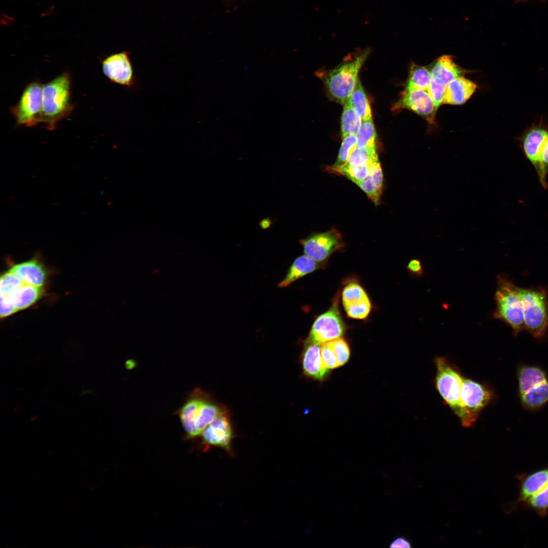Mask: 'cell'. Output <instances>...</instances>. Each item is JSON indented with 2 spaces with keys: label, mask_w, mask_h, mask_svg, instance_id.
I'll return each instance as SVG.
<instances>
[{
  "label": "cell",
  "mask_w": 548,
  "mask_h": 548,
  "mask_svg": "<svg viewBox=\"0 0 548 548\" xmlns=\"http://www.w3.org/2000/svg\"><path fill=\"white\" fill-rule=\"evenodd\" d=\"M395 107L413 111L425 119L429 125L435 124L437 110L428 91L405 89Z\"/></svg>",
  "instance_id": "4fadbf2b"
},
{
  "label": "cell",
  "mask_w": 548,
  "mask_h": 548,
  "mask_svg": "<svg viewBox=\"0 0 548 548\" xmlns=\"http://www.w3.org/2000/svg\"><path fill=\"white\" fill-rule=\"evenodd\" d=\"M101 66L104 74L110 82L131 91L139 88L140 82L134 74L129 52L122 51L111 54L102 60Z\"/></svg>",
  "instance_id": "30bf717a"
},
{
  "label": "cell",
  "mask_w": 548,
  "mask_h": 548,
  "mask_svg": "<svg viewBox=\"0 0 548 548\" xmlns=\"http://www.w3.org/2000/svg\"><path fill=\"white\" fill-rule=\"evenodd\" d=\"M494 397L493 392L487 385L464 376L461 393L462 416L460 421L462 426L466 428L472 426Z\"/></svg>",
  "instance_id": "8992f818"
},
{
  "label": "cell",
  "mask_w": 548,
  "mask_h": 548,
  "mask_svg": "<svg viewBox=\"0 0 548 548\" xmlns=\"http://www.w3.org/2000/svg\"><path fill=\"white\" fill-rule=\"evenodd\" d=\"M357 185L375 205L380 203L383 188V174L379 161L372 164L368 175Z\"/></svg>",
  "instance_id": "44dd1931"
},
{
  "label": "cell",
  "mask_w": 548,
  "mask_h": 548,
  "mask_svg": "<svg viewBox=\"0 0 548 548\" xmlns=\"http://www.w3.org/2000/svg\"><path fill=\"white\" fill-rule=\"evenodd\" d=\"M541 162V177L539 181L542 186L544 189H546L548 187V183L546 181V176L548 174V140L546 142L542 153Z\"/></svg>",
  "instance_id": "f35d334b"
},
{
  "label": "cell",
  "mask_w": 548,
  "mask_h": 548,
  "mask_svg": "<svg viewBox=\"0 0 548 548\" xmlns=\"http://www.w3.org/2000/svg\"><path fill=\"white\" fill-rule=\"evenodd\" d=\"M521 298L525 330L535 338L542 337L548 329V298L546 290L517 287Z\"/></svg>",
  "instance_id": "277c9868"
},
{
  "label": "cell",
  "mask_w": 548,
  "mask_h": 548,
  "mask_svg": "<svg viewBox=\"0 0 548 548\" xmlns=\"http://www.w3.org/2000/svg\"><path fill=\"white\" fill-rule=\"evenodd\" d=\"M356 147V134L349 135L342 138L337 159L334 164L327 167V170L339 168L346 165Z\"/></svg>",
  "instance_id": "d6a6232c"
},
{
  "label": "cell",
  "mask_w": 548,
  "mask_h": 548,
  "mask_svg": "<svg viewBox=\"0 0 548 548\" xmlns=\"http://www.w3.org/2000/svg\"><path fill=\"white\" fill-rule=\"evenodd\" d=\"M357 147H376V133L372 119L363 121L356 134Z\"/></svg>",
  "instance_id": "4dcf8cb0"
},
{
  "label": "cell",
  "mask_w": 548,
  "mask_h": 548,
  "mask_svg": "<svg viewBox=\"0 0 548 548\" xmlns=\"http://www.w3.org/2000/svg\"><path fill=\"white\" fill-rule=\"evenodd\" d=\"M517 373L520 395L548 380L545 372L537 366L520 365Z\"/></svg>",
  "instance_id": "603a6c76"
},
{
  "label": "cell",
  "mask_w": 548,
  "mask_h": 548,
  "mask_svg": "<svg viewBox=\"0 0 548 548\" xmlns=\"http://www.w3.org/2000/svg\"><path fill=\"white\" fill-rule=\"evenodd\" d=\"M344 105L341 117L342 138L349 135L356 134L363 121L348 101Z\"/></svg>",
  "instance_id": "f1b7e54d"
},
{
  "label": "cell",
  "mask_w": 548,
  "mask_h": 548,
  "mask_svg": "<svg viewBox=\"0 0 548 548\" xmlns=\"http://www.w3.org/2000/svg\"><path fill=\"white\" fill-rule=\"evenodd\" d=\"M206 399L199 390H195L180 410L179 416L181 422L189 437L197 436L195 423L199 409Z\"/></svg>",
  "instance_id": "d6986e66"
},
{
  "label": "cell",
  "mask_w": 548,
  "mask_h": 548,
  "mask_svg": "<svg viewBox=\"0 0 548 548\" xmlns=\"http://www.w3.org/2000/svg\"><path fill=\"white\" fill-rule=\"evenodd\" d=\"M345 331V324L340 315L337 304L315 320L305 344L321 345L323 343L341 337Z\"/></svg>",
  "instance_id": "8fae6325"
},
{
  "label": "cell",
  "mask_w": 548,
  "mask_h": 548,
  "mask_svg": "<svg viewBox=\"0 0 548 548\" xmlns=\"http://www.w3.org/2000/svg\"><path fill=\"white\" fill-rule=\"evenodd\" d=\"M431 79L430 69L413 63L410 65L405 89L428 91Z\"/></svg>",
  "instance_id": "484cf974"
},
{
  "label": "cell",
  "mask_w": 548,
  "mask_h": 548,
  "mask_svg": "<svg viewBox=\"0 0 548 548\" xmlns=\"http://www.w3.org/2000/svg\"><path fill=\"white\" fill-rule=\"evenodd\" d=\"M378 161L376 147H356L351 154L347 164L351 165H361Z\"/></svg>",
  "instance_id": "836d02e7"
},
{
  "label": "cell",
  "mask_w": 548,
  "mask_h": 548,
  "mask_svg": "<svg viewBox=\"0 0 548 548\" xmlns=\"http://www.w3.org/2000/svg\"><path fill=\"white\" fill-rule=\"evenodd\" d=\"M43 87L39 82H32L23 90L18 102L11 108L17 125L32 127L41 123Z\"/></svg>",
  "instance_id": "ba28073f"
},
{
  "label": "cell",
  "mask_w": 548,
  "mask_h": 548,
  "mask_svg": "<svg viewBox=\"0 0 548 548\" xmlns=\"http://www.w3.org/2000/svg\"><path fill=\"white\" fill-rule=\"evenodd\" d=\"M304 373L310 378L322 381L329 373L325 365L321 353V345L305 344L302 356Z\"/></svg>",
  "instance_id": "e0dca14e"
},
{
  "label": "cell",
  "mask_w": 548,
  "mask_h": 548,
  "mask_svg": "<svg viewBox=\"0 0 548 548\" xmlns=\"http://www.w3.org/2000/svg\"><path fill=\"white\" fill-rule=\"evenodd\" d=\"M204 442L222 447L229 451L232 438V430L227 415L223 413L202 432Z\"/></svg>",
  "instance_id": "2e32d148"
},
{
  "label": "cell",
  "mask_w": 548,
  "mask_h": 548,
  "mask_svg": "<svg viewBox=\"0 0 548 548\" xmlns=\"http://www.w3.org/2000/svg\"><path fill=\"white\" fill-rule=\"evenodd\" d=\"M341 296L343 306L348 317L363 319L368 316L371 311V302L359 284L349 283L344 288Z\"/></svg>",
  "instance_id": "9a60e30c"
},
{
  "label": "cell",
  "mask_w": 548,
  "mask_h": 548,
  "mask_svg": "<svg viewBox=\"0 0 548 548\" xmlns=\"http://www.w3.org/2000/svg\"><path fill=\"white\" fill-rule=\"evenodd\" d=\"M522 405L527 409L536 410L548 402V380L520 395Z\"/></svg>",
  "instance_id": "d4e9b609"
},
{
  "label": "cell",
  "mask_w": 548,
  "mask_h": 548,
  "mask_svg": "<svg viewBox=\"0 0 548 548\" xmlns=\"http://www.w3.org/2000/svg\"><path fill=\"white\" fill-rule=\"evenodd\" d=\"M71 88V76L67 72L43 85L41 123L47 129H55L58 122L74 110Z\"/></svg>",
  "instance_id": "6da1fadb"
},
{
  "label": "cell",
  "mask_w": 548,
  "mask_h": 548,
  "mask_svg": "<svg viewBox=\"0 0 548 548\" xmlns=\"http://www.w3.org/2000/svg\"><path fill=\"white\" fill-rule=\"evenodd\" d=\"M300 244L304 254L320 263L326 260L333 253L344 246L341 235L334 229L312 234L301 239Z\"/></svg>",
  "instance_id": "7c38bea8"
},
{
  "label": "cell",
  "mask_w": 548,
  "mask_h": 548,
  "mask_svg": "<svg viewBox=\"0 0 548 548\" xmlns=\"http://www.w3.org/2000/svg\"><path fill=\"white\" fill-rule=\"evenodd\" d=\"M42 287H37L26 283L7 294L14 303L17 311L25 309L37 302L43 295Z\"/></svg>",
  "instance_id": "cb8c5ba5"
},
{
  "label": "cell",
  "mask_w": 548,
  "mask_h": 548,
  "mask_svg": "<svg viewBox=\"0 0 548 548\" xmlns=\"http://www.w3.org/2000/svg\"><path fill=\"white\" fill-rule=\"evenodd\" d=\"M435 385L441 398L459 418L462 416L461 393L464 376L459 369L444 357L435 358Z\"/></svg>",
  "instance_id": "5b68a950"
},
{
  "label": "cell",
  "mask_w": 548,
  "mask_h": 548,
  "mask_svg": "<svg viewBox=\"0 0 548 548\" xmlns=\"http://www.w3.org/2000/svg\"><path fill=\"white\" fill-rule=\"evenodd\" d=\"M1 317L5 318L17 312V310L8 295H1Z\"/></svg>",
  "instance_id": "74e56055"
},
{
  "label": "cell",
  "mask_w": 548,
  "mask_h": 548,
  "mask_svg": "<svg viewBox=\"0 0 548 548\" xmlns=\"http://www.w3.org/2000/svg\"><path fill=\"white\" fill-rule=\"evenodd\" d=\"M519 495L516 501L504 507L507 512L516 509L548 484V467L516 475Z\"/></svg>",
  "instance_id": "5bb4252c"
},
{
  "label": "cell",
  "mask_w": 548,
  "mask_h": 548,
  "mask_svg": "<svg viewBox=\"0 0 548 548\" xmlns=\"http://www.w3.org/2000/svg\"><path fill=\"white\" fill-rule=\"evenodd\" d=\"M370 53L366 49L352 61L327 73L325 83L330 96L336 102L345 105L354 91L358 82L360 68Z\"/></svg>",
  "instance_id": "3957f363"
},
{
  "label": "cell",
  "mask_w": 548,
  "mask_h": 548,
  "mask_svg": "<svg viewBox=\"0 0 548 548\" xmlns=\"http://www.w3.org/2000/svg\"><path fill=\"white\" fill-rule=\"evenodd\" d=\"M224 412L219 406L206 398L199 409L195 423L197 435L200 434L208 425Z\"/></svg>",
  "instance_id": "83f0119b"
},
{
  "label": "cell",
  "mask_w": 548,
  "mask_h": 548,
  "mask_svg": "<svg viewBox=\"0 0 548 548\" xmlns=\"http://www.w3.org/2000/svg\"><path fill=\"white\" fill-rule=\"evenodd\" d=\"M493 317L504 322L512 329L515 336L525 330L523 303L516 286L505 273L496 277Z\"/></svg>",
  "instance_id": "7a4b0ae2"
},
{
  "label": "cell",
  "mask_w": 548,
  "mask_h": 548,
  "mask_svg": "<svg viewBox=\"0 0 548 548\" xmlns=\"http://www.w3.org/2000/svg\"><path fill=\"white\" fill-rule=\"evenodd\" d=\"M321 345V356L326 367L329 370L339 367L336 355L330 340Z\"/></svg>",
  "instance_id": "8d00e7d4"
},
{
  "label": "cell",
  "mask_w": 548,
  "mask_h": 548,
  "mask_svg": "<svg viewBox=\"0 0 548 548\" xmlns=\"http://www.w3.org/2000/svg\"><path fill=\"white\" fill-rule=\"evenodd\" d=\"M9 270L27 284L42 287L46 281L47 272L44 267L35 259L15 264Z\"/></svg>",
  "instance_id": "ffe728a7"
},
{
  "label": "cell",
  "mask_w": 548,
  "mask_h": 548,
  "mask_svg": "<svg viewBox=\"0 0 548 548\" xmlns=\"http://www.w3.org/2000/svg\"><path fill=\"white\" fill-rule=\"evenodd\" d=\"M547 140L548 122L542 116L516 138L524 155L535 168L539 180L541 177V155Z\"/></svg>",
  "instance_id": "52a82bcc"
},
{
  "label": "cell",
  "mask_w": 548,
  "mask_h": 548,
  "mask_svg": "<svg viewBox=\"0 0 548 548\" xmlns=\"http://www.w3.org/2000/svg\"><path fill=\"white\" fill-rule=\"evenodd\" d=\"M336 355L339 366L346 363L350 356V351L348 343L341 337L330 340Z\"/></svg>",
  "instance_id": "d590c367"
},
{
  "label": "cell",
  "mask_w": 548,
  "mask_h": 548,
  "mask_svg": "<svg viewBox=\"0 0 548 548\" xmlns=\"http://www.w3.org/2000/svg\"><path fill=\"white\" fill-rule=\"evenodd\" d=\"M348 101L362 121L372 119L370 104L359 80Z\"/></svg>",
  "instance_id": "4316f807"
},
{
  "label": "cell",
  "mask_w": 548,
  "mask_h": 548,
  "mask_svg": "<svg viewBox=\"0 0 548 548\" xmlns=\"http://www.w3.org/2000/svg\"><path fill=\"white\" fill-rule=\"evenodd\" d=\"M375 162L361 165H351L347 164L341 167L327 170L332 173L344 175L357 184L368 175L372 164Z\"/></svg>",
  "instance_id": "f546056e"
},
{
  "label": "cell",
  "mask_w": 548,
  "mask_h": 548,
  "mask_svg": "<svg viewBox=\"0 0 548 548\" xmlns=\"http://www.w3.org/2000/svg\"><path fill=\"white\" fill-rule=\"evenodd\" d=\"M430 71L432 79L428 92L437 110L442 104L448 84L470 72L461 67L454 61L453 57L448 55H442L435 60L431 64Z\"/></svg>",
  "instance_id": "9c48e42d"
},
{
  "label": "cell",
  "mask_w": 548,
  "mask_h": 548,
  "mask_svg": "<svg viewBox=\"0 0 548 548\" xmlns=\"http://www.w3.org/2000/svg\"><path fill=\"white\" fill-rule=\"evenodd\" d=\"M390 547H412V543L403 536H397L393 539L389 545Z\"/></svg>",
  "instance_id": "60d3db41"
},
{
  "label": "cell",
  "mask_w": 548,
  "mask_h": 548,
  "mask_svg": "<svg viewBox=\"0 0 548 548\" xmlns=\"http://www.w3.org/2000/svg\"><path fill=\"white\" fill-rule=\"evenodd\" d=\"M540 517L548 513V484L539 492L522 504Z\"/></svg>",
  "instance_id": "1f68e13d"
},
{
  "label": "cell",
  "mask_w": 548,
  "mask_h": 548,
  "mask_svg": "<svg viewBox=\"0 0 548 548\" xmlns=\"http://www.w3.org/2000/svg\"><path fill=\"white\" fill-rule=\"evenodd\" d=\"M477 88V85L471 80L463 77L457 78L447 85L442 105H462L470 98Z\"/></svg>",
  "instance_id": "ac0fdd59"
},
{
  "label": "cell",
  "mask_w": 548,
  "mask_h": 548,
  "mask_svg": "<svg viewBox=\"0 0 548 548\" xmlns=\"http://www.w3.org/2000/svg\"><path fill=\"white\" fill-rule=\"evenodd\" d=\"M23 281L10 270L4 273L0 279V294H9L23 284Z\"/></svg>",
  "instance_id": "e575fe53"
},
{
  "label": "cell",
  "mask_w": 548,
  "mask_h": 548,
  "mask_svg": "<svg viewBox=\"0 0 548 548\" xmlns=\"http://www.w3.org/2000/svg\"><path fill=\"white\" fill-rule=\"evenodd\" d=\"M321 263L308 256L302 255L295 259L284 279L279 283L280 288H285L292 283L321 267Z\"/></svg>",
  "instance_id": "7402d4cb"
},
{
  "label": "cell",
  "mask_w": 548,
  "mask_h": 548,
  "mask_svg": "<svg viewBox=\"0 0 548 548\" xmlns=\"http://www.w3.org/2000/svg\"><path fill=\"white\" fill-rule=\"evenodd\" d=\"M407 270L413 275L420 277L423 275L424 269L421 261L417 259L411 260L406 267Z\"/></svg>",
  "instance_id": "ab89813d"
}]
</instances>
